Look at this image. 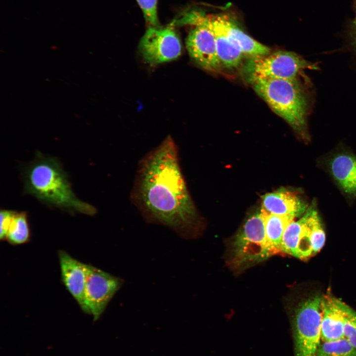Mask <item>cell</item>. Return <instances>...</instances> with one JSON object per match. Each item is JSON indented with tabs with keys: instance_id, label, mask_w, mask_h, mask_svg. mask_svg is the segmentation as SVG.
<instances>
[{
	"instance_id": "cell-17",
	"label": "cell",
	"mask_w": 356,
	"mask_h": 356,
	"mask_svg": "<svg viewBox=\"0 0 356 356\" xmlns=\"http://www.w3.org/2000/svg\"><path fill=\"white\" fill-rule=\"evenodd\" d=\"M295 218L287 216L269 214L267 213L265 231L267 251L269 257L282 252V241L284 232Z\"/></svg>"
},
{
	"instance_id": "cell-14",
	"label": "cell",
	"mask_w": 356,
	"mask_h": 356,
	"mask_svg": "<svg viewBox=\"0 0 356 356\" xmlns=\"http://www.w3.org/2000/svg\"><path fill=\"white\" fill-rule=\"evenodd\" d=\"M345 304L329 295L322 296L321 341L344 338Z\"/></svg>"
},
{
	"instance_id": "cell-5",
	"label": "cell",
	"mask_w": 356,
	"mask_h": 356,
	"mask_svg": "<svg viewBox=\"0 0 356 356\" xmlns=\"http://www.w3.org/2000/svg\"><path fill=\"white\" fill-rule=\"evenodd\" d=\"M318 69L317 64L307 60L294 52L279 50L266 55L250 57L243 71L250 83L259 79L298 80V77L305 70Z\"/></svg>"
},
{
	"instance_id": "cell-2",
	"label": "cell",
	"mask_w": 356,
	"mask_h": 356,
	"mask_svg": "<svg viewBox=\"0 0 356 356\" xmlns=\"http://www.w3.org/2000/svg\"><path fill=\"white\" fill-rule=\"evenodd\" d=\"M23 178L25 192L48 206L89 216L96 212L94 206L76 196L67 174L55 157L38 152L26 167Z\"/></svg>"
},
{
	"instance_id": "cell-20",
	"label": "cell",
	"mask_w": 356,
	"mask_h": 356,
	"mask_svg": "<svg viewBox=\"0 0 356 356\" xmlns=\"http://www.w3.org/2000/svg\"><path fill=\"white\" fill-rule=\"evenodd\" d=\"M344 337L356 349V312L345 304Z\"/></svg>"
},
{
	"instance_id": "cell-9",
	"label": "cell",
	"mask_w": 356,
	"mask_h": 356,
	"mask_svg": "<svg viewBox=\"0 0 356 356\" xmlns=\"http://www.w3.org/2000/svg\"><path fill=\"white\" fill-rule=\"evenodd\" d=\"M85 296L88 313L97 320L123 284V280L91 265L85 264Z\"/></svg>"
},
{
	"instance_id": "cell-23",
	"label": "cell",
	"mask_w": 356,
	"mask_h": 356,
	"mask_svg": "<svg viewBox=\"0 0 356 356\" xmlns=\"http://www.w3.org/2000/svg\"><path fill=\"white\" fill-rule=\"evenodd\" d=\"M350 37L352 46L356 52V18L353 23Z\"/></svg>"
},
{
	"instance_id": "cell-16",
	"label": "cell",
	"mask_w": 356,
	"mask_h": 356,
	"mask_svg": "<svg viewBox=\"0 0 356 356\" xmlns=\"http://www.w3.org/2000/svg\"><path fill=\"white\" fill-rule=\"evenodd\" d=\"M207 17L215 34L217 52L222 65L228 68L237 67L242 62L243 53L229 41L212 16Z\"/></svg>"
},
{
	"instance_id": "cell-7",
	"label": "cell",
	"mask_w": 356,
	"mask_h": 356,
	"mask_svg": "<svg viewBox=\"0 0 356 356\" xmlns=\"http://www.w3.org/2000/svg\"><path fill=\"white\" fill-rule=\"evenodd\" d=\"M266 214L261 209L251 215L235 236L232 262L236 267L251 265L269 257L265 231Z\"/></svg>"
},
{
	"instance_id": "cell-15",
	"label": "cell",
	"mask_w": 356,
	"mask_h": 356,
	"mask_svg": "<svg viewBox=\"0 0 356 356\" xmlns=\"http://www.w3.org/2000/svg\"><path fill=\"white\" fill-rule=\"evenodd\" d=\"M329 171L347 194L356 196V156L347 152L335 154L329 161Z\"/></svg>"
},
{
	"instance_id": "cell-18",
	"label": "cell",
	"mask_w": 356,
	"mask_h": 356,
	"mask_svg": "<svg viewBox=\"0 0 356 356\" xmlns=\"http://www.w3.org/2000/svg\"><path fill=\"white\" fill-rule=\"evenodd\" d=\"M30 234L27 213L25 212L15 211L5 239L12 244H21L28 241Z\"/></svg>"
},
{
	"instance_id": "cell-1",
	"label": "cell",
	"mask_w": 356,
	"mask_h": 356,
	"mask_svg": "<svg viewBox=\"0 0 356 356\" xmlns=\"http://www.w3.org/2000/svg\"><path fill=\"white\" fill-rule=\"evenodd\" d=\"M180 166L178 147L169 135L138 163L131 196L146 222L186 239L201 222Z\"/></svg>"
},
{
	"instance_id": "cell-10",
	"label": "cell",
	"mask_w": 356,
	"mask_h": 356,
	"mask_svg": "<svg viewBox=\"0 0 356 356\" xmlns=\"http://www.w3.org/2000/svg\"><path fill=\"white\" fill-rule=\"evenodd\" d=\"M144 60L151 65L171 61L181 53L180 40L172 27L149 26L140 41Z\"/></svg>"
},
{
	"instance_id": "cell-21",
	"label": "cell",
	"mask_w": 356,
	"mask_h": 356,
	"mask_svg": "<svg viewBox=\"0 0 356 356\" xmlns=\"http://www.w3.org/2000/svg\"><path fill=\"white\" fill-rule=\"evenodd\" d=\"M147 23L149 26L158 27L157 14L158 0H136Z\"/></svg>"
},
{
	"instance_id": "cell-8",
	"label": "cell",
	"mask_w": 356,
	"mask_h": 356,
	"mask_svg": "<svg viewBox=\"0 0 356 356\" xmlns=\"http://www.w3.org/2000/svg\"><path fill=\"white\" fill-rule=\"evenodd\" d=\"M179 23L194 26L186 39V48L190 57L205 69L218 70L222 64L217 52L215 34L207 15L191 11L184 15Z\"/></svg>"
},
{
	"instance_id": "cell-3",
	"label": "cell",
	"mask_w": 356,
	"mask_h": 356,
	"mask_svg": "<svg viewBox=\"0 0 356 356\" xmlns=\"http://www.w3.org/2000/svg\"><path fill=\"white\" fill-rule=\"evenodd\" d=\"M272 111L303 139H309L310 101L298 80L259 79L250 82Z\"/></svg>"
},
{
	"instance_id": "cell-11",
	"label": "cell",
	"mask_w": 356,
	"mask_h": 356,
	"mask_svg": "<svg viewBox=\"0 0 356 356\" xmlns=\"http://www.w3.org/2000/svg\"><path fill=\"white\" fill-rule=\"evenodd\" d=\"M58 257L61 276L65 286L81 309L88 313L85 296L86 273L84 264L63 250L58 252Z\"/></svg>"
},
{
	"instance_id": "cell-4",
	"label": "cell",
	"mask_w": 356,
	"mask_h": 356,
	"mask_svg": "<svg viewBox=\"0 0 356 356\" xmlns=\"http://www.w3.org/2000/svg\"><path fill=\"white\" fill-rule=\"evenodd\" d=\"M325 238L319 214L312 205L298 220L291 222L286 227L282 237V252L306 259L319 252Z\"/></svg>"
},
{
	"instance_id": "cell-13",
	"label": "cell",
	"mask_w": 356,
	"mask_h": 356,
	"mask_svg": "<svg viewBox=\"0 0 356 356\" xmlns=\"http://www.w3.org/2000/svg\"><path fill=\"white\" fill-rule=\"evenodd\" d=\"M212 17L229 41L243 55L252 57L266 55L270 53L268 47L246 34L229 16L220 15H213Z\"/></svg>"
},
{
	"instance_id": "cell-22",
	"label": "cell",
	"mask_w": 356,
	"mask_h": 356,
	"mask_svg": "<svg viewBox=\"0 0 356 356\" xmlns=\"http://www.w3.org/2000/svg\"><path fill=\"white\" fill-rule=\"evenodd\" d=\"M15 211L1 210L0 213V238L5 239L8 227L14 214Z\"/></svg>"
},
{
	"instance_id": "cell-19",
	"label": "cell",
	"mask_w": 356,
	"mask_h": 356,
	"mask_svg": "<svg viewBox=\"0 0 356 356\" xmlns=\"http://www.w3.org/2000/svg\"><path fill=\"white\" fill-rule=\"evenodd\" d=\"M315 356H356L355 349L344 337L320 342Z\"/></svg>"
},
{
	"instance_id": "cell-12",
	"label": "cell",
	"mask_w": 356,
	"mask_h": 356,
	"mask_svg": "<svg viewBox=\"0 0 356 356\" xmlns=\"http://www.w3.org/2000/svg\"><path fill=\"white\" fill-rule=\"evenodd\" d=\"M261 209L269 214L295 218L303 216L308 208L296 192L281 188L265 194Z\"/></svg>"
},
{
	"instance_id": "cell-6",
	"label": "cell",
	"mask_w": 356,
	"mask_h": 356,
	"mask_svg": "<svg viewBox=\"0 0 356 356\" xmlns=\"http://www.w3.org/2000/svg\"><path fill=\"white\" fill-rule=\"evenodd\" d=\"M322 296L300 303L293 317L295 356H315L321 342Z\"/></svg>"
}]
</instances>
